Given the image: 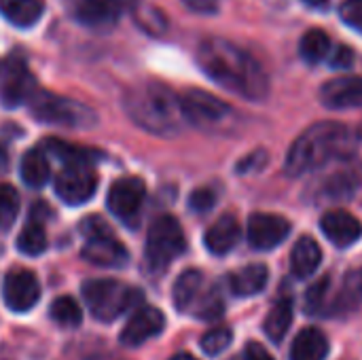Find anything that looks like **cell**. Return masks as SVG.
<instances>
[{
	"mask_svg": "<svg viewBox=\"0 0 362 360\" xmlns=\"http://www.w3.org/2000/svg\"><path fill=\"white\" fill-rule=\"evenodd\" d=\"M197 64L216 85L240 98L259 102L269 91L263 66L248 51L225 38H204L197 47Z\"/></svg>",
	"mask_w": 362,
	"mask_h": 360,
	"instance_id": "cell-1",
	"label": "cell"
},
{
	"mask_svg": "<svg viewBox=\"0 0 362 360\" xmlns=\"http://www.w3.org/2000/svg\"><path fill=\"white\" fill-rule=\"evenodd\" d=\"M123 108L138 127L165 138L176 136L187 123L180 95L157 81H146L132 87L123 98Z\"/></svg>",
	"mask_w": 362,
	"mask_h": 360,
	"instance_id": "cell-2",
	"label": "cell"
},
{
	"mask_svg": "<svg viewBox=\"0 0 362 360\" xmlns=\"http://www.w3.org/2000/svg\"><path fill=\"white\" fill-rule=\"evenodd\" d=\"M352 146V132L333 121H322L312 127H308L291 146L286 157V174L288 176H301L305 172H312L331 159L348 153Z\"/></svg>",
	"mask_w": 362,
	"mask_h": 360,
	"instance_id": "cell-3",
	"label": "cell"
},
{
	"mask_svg": "<svg viewBox=\"0 0 362 360\" xmlns=\"http://www.w3.org/2000/svg\"><path fill=\"white\" fill-rule=\"evenodd\" d=\"M85 306L89 308L91 316L102 323H112L119 316H123L129 308H134L142 293L138 289H132L119 280L102 278V280H87L81 286Z\"/></svg>",
	"mask_w": 362,
	"mask_h": 360,
	"instance_id": "cell-4",
	"label": "cell"
},
{
	"mask_svg": "<svg viewBox=\"0 0 362 360\" xmlns=\"http://www.w3.org/2000/svg\"><path fill=\"white\" fill-rule=\"evenodd\" d=\"M28 104L32 117L38 119L40 123L72 129H89L98 123V117L89 106L49 91H36Z\"/></svg>",
	"mask_w": 362,
	"mask_h": 360,
	"instance_id": "cell-5",
	"label": "cell"
},
{
	"mask_svg": "<svg viewBox=\"0 0 362 360\" xmlns=\"http://www.w3.org/2000/svg\"><path fill=\"white\" fill-rule=\"evenodd\" d=\"M185 248H187V238L180 223L174 216L163 214L153 221L144 246L146 265L153 272L168 269L185 252Z\"/></svg>",
	"mask_w": 362,
	"mask_h": 360,
	"instance_id": "cell-6",
	"label": "cell"
},
{
	"mask_svg": "<svg viewBox=\"0 0 362 360\" xmlns=\"http://www.w3.org/2000/svg\"><path fill=\"white\" fill-rule=\"evenodd\" d=\"M81 233L85 236L83 259L98 267H121L129 255L125 246L115 238L108 223L100 216H87L81 221Z\"/></svg>",
	"mask_w": 362,
	"mask_h": 360,
	"instance_id": "cell-7",
	"label": "cell"
},
{
	"mask_svg": "<svg viewBox=\"0 0 362 360\" xmlns=\"http://www.w3.org/2000/svg\"><path fill=\"white\" fill-rule=\"evenodd\" d=\"M180 106H182L185 121L199 129H206V132L221 129L223 125L229 123V119L233 115L229 104H225L221 98H216L208 91H202V89L185 91L180 95Z\"/></svg>",
	"mask_w": 362,
	"mask_h": 360,
	"instance_id": "cell-8",
	"label": "cell"
},
{
	"mask_svg": "<svg viewBox=\"0 0 362 360\" xmlns=\"http://www.w3.org/2000/svg\"><path fill=\"white\" fill-rule=\"evenodd\" d=\"M36 81L28 64L17 55L0 57V102L6 108L28 104L36 93Z\"/></svg>",
	"mask_w": 362,
	"mask_h": 360,
	"instance_id": "cell-9",
	"label": "cell"
},
{
	"mask_svg": "<svg viewBox=\"0 0 362 360\" xmlns=\"http://www.w3.org/2000/svg\"><path fill=\"white\" fill-rule=\"evenodd\" d=\"M144 197H146V187L140 178L134 176H125L119 178L117 182H112L106 204L108 210L127 227H136L140 221V212L144 206Z\"/></svg>",
	"mask_w": 362,
	"mask_h": 360,
	"instance_id": "cell-10",
	"label": "cell"
},
{
	"mask_svg": "<svg viewBox=\"0 0 362 360\" xmlns=\"http://www.w3.org/2000/svg\"><path fill=\"white\" fill-rule=\"evenodd\" d=\"M98 176L91 166H66L55 176V193L68 206H81L93 197Z\"/></svg>",
	"mask_w": 362,
	"mask_h": 360,
	"instance_id": "cell-11",
	"label": "cell"
},
{
	"mask_svg": "<svg viewBox=\"0 0 362 360\" xmlns=\"http://www.w3.org/2000/svg\"><path fill=\"white\" fill-rule=\"evenodd\" d=\"M2 297L11 312H30L40 299V282L30 269H11L4 276Z\"/></svg>",
	"mask_w": 362,
	"mask_h": 360,
	"instance_id": "cell-12",
	"label": "cell"
},
{
	"mask_svg": "<svg viewBox=\"0 0 362 360\" xmlns=\"http://www.w3.org/2000/svg\"><path fill=\"white\" fill-rule=\"evenodd\" d=\"M291 236V223L284 216L257 212L248 221V242L257 250H274Z\"/></svg>",
	"mask_w": 362,
	"mask_h": 360,
	"instance_id": "cell-13",
	"label": "cell"
},
{
	"mask_svg": "<svg viewBox=\"0 0 362 360\" xmlns=\"http://www.w3.org/2000/svg\"><path fill=\"white\" fill-rule=\"evenodd\" d=\"M163 329H165V316L157 308L144 306L136 310L134 316L127 320V325L119 335V342L127 348H138L148 339L157 337Z\"/></svg>",
	"mask_w": 362,
	"mask_h": 360,
	"instance_id": "cell-14",
	"label": "cell"
},
{
	"mask_svg": "<svg viewBox=\"0 0 362 360\" xmlns=\"http://www.w3.org/2000/svg\"><path fill=\"white\" fill-rule=\"evenodd\" d=\"M121 13H123L121 0H81L76 4L74 17L85 28H91L98 32H108L119 23Z\"/></svg>",
	"mask_w": 362,
	"mask_h": 360,
	"instance_id": "cell-15",
	"label": "cell"
},
{
	"mask_svg": "<svg viewBox=\"0 0 362 360\" xmlns=\"http://www.w3.org/2000/svg\"><path fill=\"white\" fill-rule=\"evenodd\" d=\"M320 102L333 110L361 108L362 76H339L327 81L320 89Z\"/></svg>",
	"mask_w": 362,
	"mask_h": 360,
	"instance_id": "cell-16",
	"label": "cell"
},
{
	"mask_svg": "<svg viewBox=\"0 0 362 360\" xmlns=\"http://www.w3.org/2000/svg\"><path fill=\"white\" fill-rule=\"evenodd\" d=\"M320 229L337 248H348L356 244L362 236V223L346 210L327 212L320 221Z\"/></svg>",
	"mask_w": 362,
	"mask_h": 360,
	"instance_id": "cell-17",
	"label": "cell"
},
{
	"mask_svg": "<svg viewBox=\"0 0 362 360\" xmlns=\"http://www.w3.org/2000/svg\"><path fill=\"white\" fill-rule=\"evenodd\" d=\"M240 236H242V229H240V223L235 216L231 214H225L221 216L208 231H206V248L216 255V257H223L227 252H231L238 242H240Z\"/></svg>",
	"mask_w": 362,
	"mask_h": 360,
	"instance_id": "cell-18",
	"label": "cell"
},
{
	"mask_svg": "<svg viewBox=\"0 0 362 360\" xmlns=\"http://www.w3.org/2000/svg\"><path fill=\"white\" fill-rule=\"evenodd\" d=\"M320 263H322V250L318 242L310 236L297 240L291 252V274L299 280H305L316 274Z\"/></svg>",
	"mask_w": 362,
	"mask_h": 360,
	"instance_id": "cell-19",
	"label": "cell"
},
{
	"mask_svg": "<svg viewBox=\"0 0 362 360\" xmlns=\"http://www.w3.org/2000/svg\"><path fill=\"white\" fill-rule=\"evenodd\" d=\"M206 278L199 269H187L178 276L176 284H174V306L178 312H191L193 306L197 303V299L202 297V293L206 291Z\"/></svg>",
	"mask_w": 362,
	"mask_h": 360,
	"instance_id": "cell-20",
	"label": "cell"
},
{
	"mask_svg": "<svg viewBox=\"0 0 362 360\" xmlns=\"http://www.w3.org/2000/svg\"><path fill=\"white\" fill-rule=\"evenodd\" d=\"M269 280V272L265 265H246L229 276V289L235 297H255L259 295Z\"/></svg>",
	"mask_w": 362,
	"mask_h": 360,
	"instance_id": "cell-21",
	"label": "cell"
},
{
	"mask_svg": "<svg viewBox=\"0 0 362 360\" xmlns=\"http://www.w3.org/2000/svg\"><path fill=\"white\" fill-rule=\"evenodd\" d=\"M329 354V339L320 329L308 327L297 333L291 346V360H325Z\"/></svg>",
	"mask_w": 362,
	"mask_h": 360,
	"instance_id": "cell-22",
	"label": "cell"
},
{
	"mask_svg": "<svg viewBox=\"0 0 362 360\" xmlns=\"http://www.w3.org/2000/svg\"><path fill=\"white\" fill-rule=\"evenodd\" d=\"M42 11V0H0V15L17 28L34 25L40 19Z\"/></svg>",
	"mask_w": 362,
	"mask_h": 360,
	"instance_id": "cell-23",
	"label": "cell"
},
{
	"mask_svg": "<svg viewBox=\"0 0 362 360\" xmlns=\"http://www.w3.org/2000/svg\"><path fill=\"white\" fill-rule=\"evenodd\" d=\"M45 149L51 155H55L59 161L68 163V166H91V163L102 159L100 151H93V149H87V146H78V144H70V142H64L59 138L45 140Z\"/></svg>",
	"mask_w": 362,
	"mask_h": 360,
	"instance_id": "cell-24",
	"label": "cell"
},
{
	"mask_svg": "<svg viewBox=\"0 0 362 360\" xmlns=\"http://www.w3.org/2000/svg\"><path fill=\"white\" fill-rule=\"evenodd\" d=\"M51 178V168L49 159L42 149H30L21 157V180L30 189H40L49 182Z\"/></svg>",
	"mask_w": 362,
	"mask_h": 360,
	"instance_id": "cell-25",
	"label": "cell"
},
{
	"mask_svg": "<svg viewBox=\"0 0 362 360\" xmlns=\"http://www.w3.org/2000/svg\"><path fill=\"white\" fill-rule=\"evenodd\" d=\"M47 231H45V225H42V219L36 214V210H32L28 223L23 225L19 238H17V250L21 255H28V257H38L47 250Z\"/></svg>",
	"mask_w": 362,
	"mask_h": 360,
	"instance_id": "cell-26",
	"label": "cell"
},
{
	"mask_svg": "<svg viewBox=\"0 0 362 360\" xmlns=\"http://www.w3.org/2000/svg\"><path fill=\"white\" fill-rule=\"evenodd\" d=\"M293 299H280L265 318V333L274 344H280L293 325Z\"/></svg>",
	"mask_w": 362,
	"mask_h": 360,
	"instance_id": "cell-27",
	"label": "cell"
},
{
	"mask_svg": "<svg viewBox=\"0 0 362 360\" xmlns=\"http://www.w3.org/2000/svg\"><path fill=\"white\" fill-rule=\"evenodd\" d=\"M362 303V269L356 272H350L346 278H344V284L335 297V303H333V310L337 314H346V312H352L356 310Z\"/></svg>",
	"mask_w": 362,
	"mask_h": 360,
	"instance_id": "cell-28",
	"label": "cell"
},
{
	"mask_svg": "<svg viewBox=\"0 0 362 360\" xmlns=\"http://www.w3.org/2000/svg\"><path fill=\"white\" fill-rule=\"evenodd\" d=\"M331 51V38L327 32L322 30H310L303 34L301 45H299V53L308 64H318L322 62Z\"/></svg>",
	"mask_w": 362,
	"mask_h": 360,
	"instance_id": "cell-29",
	"label": "cell"
},
{
	"mask_svg": "<svg viewBox=\"0 0 362 360\" xmlns=\"http://www.w3.org/2000/svg\"><path fill=\"white\" fill-rule=\"evenodd\" d=\"M223 312H225V301L216 286H206V291L202 293V297L191 310V314L199 320H216L223 316Z\"/></svg>",
	"mask_w": 362,
	"mask_h": 360,
	"instance_id": "cell-30",
	"label": "cell"
},
{
	"mask_svg": "<svg viewBox=\"0 0 362 360\" xmlns=\"http://www.w3.org/2000/svg\"><path fill=\"white\" fill-rule=\"evenodd\" d=\"M51 318L59 327H70L76 329L83 323V310L72 297H59L51 306Z\"/></svg>",
	"mask_w": 362,
	"mask_h": 360,
	"instance_id": "cell-31",
	"label": "cell"
},
{
	"mask_svg": "<svg viewBox=\"0 0 362 360\" xmlns=\"http://www.w3.org/2000/svg\"><path fill=\"white\" fill-rule=\"evenodd\" d=\"M134 17L140 23V28L151 32V34H161L165 30V25H168L163 13L159 8H155V6L144 4V2L134 4Z\"/></svg>",
	"mask_w": 362,
	"mask_h": 360,
	"instance_id": "cell-32",
	"label": "cell"
},
{
	"mask_svg": "<svg viewBox=\"0 0 362 360\" xmlns=\"http://www.w3.org/2000/svg\"><path fill=\"white\" fill-rule=\"evenodd\" d=\"M19 214V193L11 185H0V229H8Z\"/></svg>",
	"mask_w": 362,
	"mask_h": 360,
	"instance_id": "cell-33",
	"label": "cell"
},
{
	"mask_svg": "<svg viewBox=\"0 0 362 360\" xmlns=\"http://www.w3.org/2000/svg\"><path fill=\"white\" fill-rule=\"evenodd\" d=\"M233 342V333L231 329L227 327H216V329H210L204 337H202V350L208 354V356H216L221 352H225Z\"/></svg>",
	"mask_w": 362,
	"mask_h": 360,
	"instance_id": "cell-34",
	"label": "cell"
},
{
	"mask_svg": "<svg viewBox=\"0 0 362 360\" xmlns=\"http://www.w3.org/2000/svg\"><path fill=\"white\" fill-rule=\"evenodd\" d=\"M329 284H331V278H320L305 295V308L308 312H320V308H325L327 303V295H329Z\"/></svg>",
	"mask_w": 362,
	"mask_h": 360,
	"instance_id": "cell-35",
	"label": "cell"
},
{
	"mask_svg": "<svg viewBox=\"0 0 362 360\" xmlns=\"http://www.w3.org/2000/svg\"><path fill=\"white\" fill-rule=\"evenodd\" d=\"M214 204H216V193H214L212 189H208V187L195 189V191L191 193V197H189V206H191V210H193V212H199V214H204V212L212 210V208H214Z\"/></svg>",
	"mask_w": 362,
	"mask_h": 360,
	"instance_id": "cell-36",
	"label": "cell"
},
{
	"mask_svg": "<svg viewBox=\"0 0 362 360\" xmlns=\"http://www.w3.org/2000/svg\"><path fill=\"white\" fill-rule=\"evenodd\" d=\"M339 15L350 28L362 32V0H346L339 8Z\"/></svg>",
	"mask_w": 362,
	"mask_h": 360,
	"instance_id": "cell-37",
	"label": "cell"
},
{
	"mask_svg": "<svg viewBox=\"0 0 362 360\" xmlns=\"http://www.w3.org/2000/svg\"><path fill=\"white\" fill-rule=\"evenodd\" d=\"M354 64V51L346 45L337 47L333 53H331V66L333 68H339V70H346Z\"/></svg>",
	"mask_w": 362,
	"mask_h": 360,
	"instance_id": "cell-38",
	"label": "cell"
},
{
	"mask_svg": "<svg viewBox=\"0 0 362 360\" xmlns=\"http://www.w3.org/2000/svg\"><path fill=\"white\" fill-rule=\"evenodd\" d=\"M193 13H204V15H212L218 11V0H182Z\"/></svg>",
	"mask_w": 362,
	"mask_h": 360,
	"instance_id": "cell-39",
	"label": "cell"
},
{
	"mask_svg": "<svg viewBox=\"0 0 362 360\" xmlns=\"http://www.w3.org/2000/svg\"><path fill=\"white\" fill-rule=\"evenodd\" d=\"M244 360H274V356L257 342H250L244 350Z\"/></svg>",
	"mask_w": 362,
	"mask_h": 360,
	"instance_id": "cell-40",
	"label": "cell"
},
{
	"mask_svg": "<svg viewBox=\"0 0 362 360\" xmlns=\"http://www.w3.org/2000/svg\"><path fill=\"white\" fill-rule=\"evenodd\" d=\"M8 168V153H6V149L0 144V172H4Z\"/></svg>",
	"mask_w": 362,
	"mask_h": 360,
	"instance_id": "cell-41",
	"label": "cell"
},
{
	"mask_svg": "<svg viewBox=\"0 0 362 360\" xmlns=\"http://www.w3.org/2000/svg\"><path fill=\"white\" fill-rule=\"evenodd\" d=\"M301 2H305L312 8H325L329 4V0H301Z\"/></svg>",
	"mask_w": 362,
	"mask_h": 360,
	"instance_id": "cell-42",
	"label": "cell"
},
{
	"mask_svg": "<svg viewBox=\"0 0 362 360\" xmlns=\"http://www.w3.org/2000/svg\"><path fill=\"white\" fill-rule=\"evenodd\" d=\"M170 360H197L193 354H187V352H180V354H176V356H172Z\"/></svg>",
	"mask_w": 362,
	"mask_h": 360,
	"instance_id": "cell-43",
	"label": "cell"
}]
</instances>
